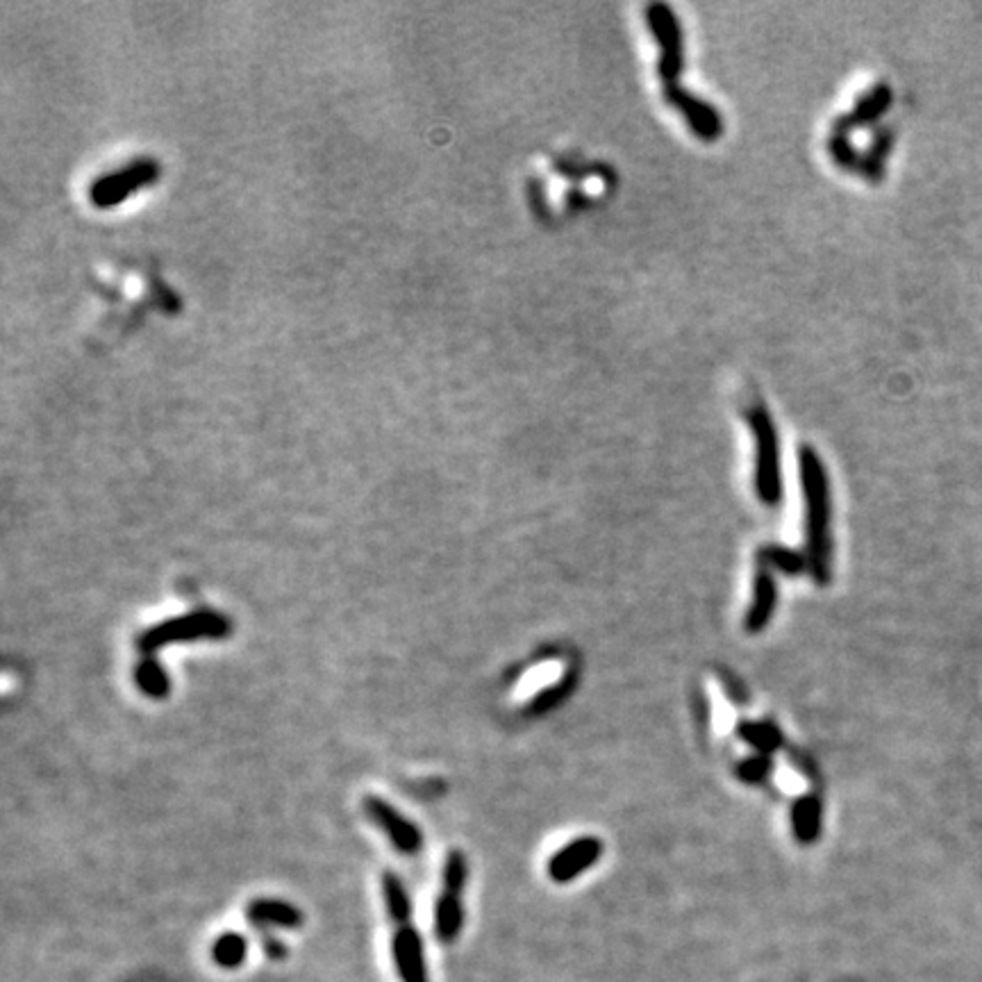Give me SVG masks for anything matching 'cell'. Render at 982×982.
Here are the masks:
<instances>
[{
	"label": "cell",
	"instance_id": "10",
	"mask_svg": "<svg viewBox=\"0 0 982 982\" xmlns=\"http://www.w3.org/2000/svg\"><path fill=\"white\" fill-rule=\"evenodd\" d=\"M248 923L260 928H289L303 926V914L296 905L278 901V898H257L246 907Z\"/></svg>",
	"mask_w": 982,
	"mask_h": 982
},
{
	"label": "cell",
	"instance_id": "13",
	"mask_svg": "<svg viewBox=\"0 0 982 982\" xmlns=\"http://www.w3.org/2000/svg\"><path fill=\"white\" fill-rule=\"evenodd\" d=\"M135 682L148 698L169 696V689H171L169 676H166L164 667L155 660V657H141V662L135 669Z\"/></svg>",
	"mask_w": 982,
	"mask_h": 982
},
{
	"label": "cell",
	"instance_id": "15",
	"mask_svg": "<svg viewBox=\"0 0 982 982\" xmlns=\"http://www.w3.org/2000/svg\"><path fill=\"white\" fill-rule=\"evenodd\" d=\"M246 957V939L237 932H226L212 946V960L223 969H237Z\"/></svg>",
	"mask_w": 982,
	"mask_h": 982
},
{
	"label": "cell",
	"instance_id": "17",
	"mask_svg": "<svg viewBox=\"0 0 982 982\" xmlns=\"http://www.w3.org/2000/svg\"><path fill=\"white\" fill-rule=\"evenodd\" d=\"M737 771H739V778L746 782H753L755 785V782H762L771 773V760L767 755L748 757V760L739 762Z\"/></svg>",
	"mask_w": 982,
	"mask_h": 982
},
{
	"label": "cell",
	"instance_id": "1",
	"mask_svg": "<svg viewBox=\"0 0 982 982\" xmlns=\"http://www.w3.org/2000/svg\"><path fill=\"white\" fill-rule=\"evenodd\" d=\"M646 23L662 51L660 62H657V73H660L662 78L664 98H667V103L676 107V110L685 116L698 139L703 141L719 139L723 132V121L719 112L714 110L712 105L698 101L696 96H692L689 91L680 87V73H682V64H685V55H682V30H680L678 16L671 12L669 5L655 3L646 10Z\"/></svg>",
	"mask_w": 982,
	"mask_h": 982
},
{
	"label": "cell",
	"instance_id": "6",
	"mask_svg": "<svg viewBox=\"0 0 982 982\" xmlns=\"http://www.w3.org/2000/svg\"><path fill=\"white\" fill-rule=\"evenodd\" d=\"M466 882V860L460 851H451L444 864L441 878V896L435 903V937L439 942L451 944L457 939L464 921L462 889Z\"/></svg>",
	"mask_w": 982,
	"mask_h": 982
},
{
	"label": "cell",
	"instance_id": "7",
	"mask_svg": "<svg viewBox=\"0 0 982 982\" xmlns=\"http://www.w3.org/2000/svg\"><path fill=\"white\" fill-rule=\"evenodd\" d=\"M362 807H364L366 817H369L382 832H385L389 842L394 844V848H398V851L405 853V855H416L421 851V846H423L421 830L416 828L414 823L405 817V814L398 812L394 805L385 801V798L366 796Z\"/></svg>",
	"mask_w": 982,
	"mask_h": 982
},
{
	"label": "cell",
	"instance_id": "2",
	"mask_svg": "<svg viewBox=\"0 0 982 982\" xmlns=\"http://www.w3.org/2000/svg\"><path fill=\"white\" fill-rule=\"evenodd\" d=\"M801 466L803 498H805V539H807V564L819 585L830 580V487L826 466L810 446L798 451Z\"/></svg>",
	"mask_w": 982,
	"mask_h": 982
},
{
	"label": "cell",
	"instance_id": "5",
	"mask_svg": "<svg viewBox=\"0 0 982 982\" xmlns=\"http://www.w3.org/2000/svg\"><path fill=\"white\" fill-rule=\"evenodd\" d=\"M748 426L755 435V489L762 503L778 505L782 501L780 444L767 405L757 403L746 414Z\"/></svg>",
	"mask_w": 982,
	"mask_h": 982
},
{
	"label": "cell",
	"instance_id": "9",
	"mask_svg": "<svg viewBox=\"0 0 982 982\" xmlns=\"http://www.w3.org/2000/svg\"><path fill=\"white\" fill-rule=\"evenodd\" d=\"M155 178V166L153 162H137L130 169H123L114 176H107L103 180H98V185L91 191L96 205H114L119 203L123 196H128L137 187L144 185V182H151Z\"/></svg>",
	"mask_w": 982,
	"mask_h": 982
},
{
	"label": "cell",
	"instance_id": "3",
	"mask_svg": "<svg viewBox=\"0 0 982 982\" xmlns=\"http://www.w3.org/2000/svg\"><path fill=\"white\" fill-rule=\"evenodd\" d=\"M382 896H385L389 919L394 923L391 935V960L401 982H428L426 955L419 930L412 926V903L403 880L394 871L382 876Z\"/></svg>",
	"mask_w": 982,
	"mask_h": 982
},
{
	"label": "cell",
	"instance_id": "8",
	"mask_svg": "<svg viewBox=\"0 0 982 982\" xmlns=\"http://www.w3.org/2000/svg\"><path fill=\"white\" fill-rule=\"evenodd\" d=\"M603 853V844L596 837H578L560 848L548 862V873L555 882H567L594 867Z\"/></svg>",
	"mask_w": 982,
	"mask_h": 982
},
{
	"label": "cell",
	"instance_id": "14",
	"mask_svg": "<svg viewBox=\"0 0 982 982\" xmlns=\"http://www.w3.org/2000/svg\"><path fill=\"white\" fill-rule=\"evenodd\" d=\"M760 560L762 564H767V569L773 567L782 573H787V576H798V573H803L807 567H810V564H807V555L796 553L792 548H785V546L762 548Z\"/></svg>",
	"mask_w": 982,
	"mask_h": 982
},
{
	"label": "cell",
	"instance_id": "4",
	"mask_svg": "<svg viewBox=\"0 0 982 982\" xmlns=\"http://www.w3.org/2000/svg\"><path fill=\"white\" fill-rule=\"evenodd\" d=\"M232 630V623L221 612L196 610L182 617L166 619L144 630L137 639V648L144 657H153L157 651L173 644L201 642V639H223Z\"/></svg>",
	"mask_w": 982,
	"mask_h": 982
},
{
	"label": "cell",
	"instance_id": "16",
	"mask_svg": "<svg viewBox=\"0 0 982 982\" xmlns=\"http://www.w3.org/2000/svg\"><path fill=\"white\" fill-rule=\"evenodd\" d=\"M739 735H742L744 742L757 748L762 755L773 753L782 744L780 732L769 726V723H742V726H739Z\"/></svg>",
	"mask_w": 982,
	"mask_h": 982
},
{
	"label": "cell",
	"instance_id": "11",
	"mask_svg": "<svg viewBox=\"0 0 982 982\" xmlns=\"http://www.w3.org/2000/svg\"><path fill=\"white\" fill-rule=\"evenodd\" d=\"M776 582L769 569H760V573L755 576V589H753V605L746 614L744 626L746 630L755 635V632H762L769 626V621L773 617V610H776Z\"/></svg>",
	"mask_w": 982,
	"mask_h": 982
},
{
	"label": "cell",
	"instance_id": "19",
	"mask_svg": "<svg viewBox=\"0 0 982 982\" xmlns=\"http://www.w3.org/2000/svg\"><path fill=\"white\" fill-rule=\"evenodd\" d=\"M264 951L269 957H282L285 955V948H282V944L278 942V939H271V937H266L264 939Z\"/></svg>",
	"mask_w": 982,
	"mask_h": 982
},
{
	"label": "cell",
	"instance_id": "18",
	"mask_svg": "<svg viewBox=\"0 0 982 982\" xmlns=\"http://www.w3.org/2000/svg\"><path fill=\"white\" fill-rule=\"evenodd\" d=\"M567 689H569L567 682H560L557 687H551L542 696H537L535 703H532V712H544V710H548V707L557 705L564 696H567Z\"/></svg>",
	"mask_w": 982,
	"mask_h": 982
},
{
	"label": "cell",
	"instance_id": "12",
	"mask_svg": "<svg viewBox=\"0 0 982 982\" xmlns=\"http://www.w3.org/2000/svg\"><path fill=\"white\" fill-rule=\"evenodd\" d=\"M792 828L798 844H812L821 835V801L817 796H801L792 807Z\"/></svg>",
	"mask_w": 982,
	"mask_h": 982
}]
</instances>
